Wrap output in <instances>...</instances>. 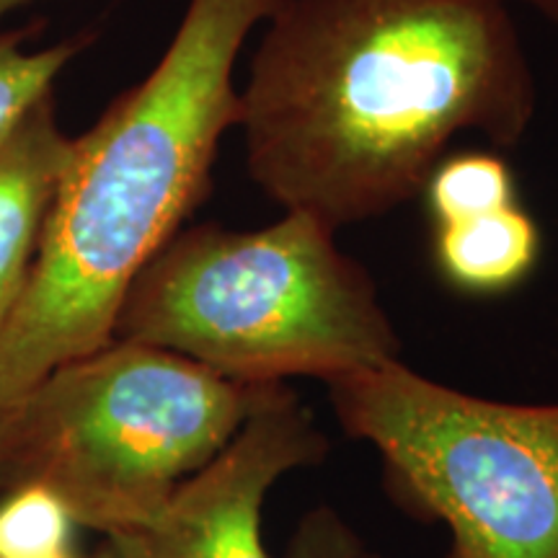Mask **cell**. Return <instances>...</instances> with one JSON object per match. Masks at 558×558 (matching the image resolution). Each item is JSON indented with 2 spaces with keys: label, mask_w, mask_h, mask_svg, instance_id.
Listing matches in <instances>:
<instances>
[{
  "label": "cell",
  "mask_w": 558,
  "mask_h": 558,
  "mask_svg": "<svg viewBox=\"0 0 558 558\" xmlns=\"http://www.w3.org/2000/svg\"><path fill=\"white\" fill-rule=\"evenodd\" d=\"M284 383L222 378L111 339L47 375L0 427V488L39 486L104 538L156 518Z\"/></svg>",
  "instance_id": "cell-4"
},
{
  "label": "cell",
  "mask_w": 558,
  "mask_h": 558,
  "mask_svg": "<svg viewBox=\"0 0 558 558\" xmlns=\"http://www.w3.org/2000/svg\"><path fill=\"white\" fill-rule=\"evenodd\" d=\"M422 194L435 226H448L518 205V181L497 153L465 150L439 158Z\"/></svg>",
  "instance_id": "cell-9"
},
{
  "label": "cell",
  "mask_w": 558,
  "mask_h": 558,
  "mask_svg": "<svg viewBox=\"0 0 558 558\" xmlns=\"http://www.w3.org/2000/svg\"><path fill=\"white\" fill-rule=\"evenodd\" d=\"M54 558H75V556H73V550H68V554H60V556H54Z\"/></svg>",
  "instance_id": "cell-15"
},
{
  "label": "cell",
  "mask_w": 558,
  "mask_h": 558,
  "mask_svg": "<svg viewBox=\"0 0 558 558\" xmlns=\"http://www.w3.org/2000/svg\"><path fill=\"white\" fill-rule=\"evenodd\" d=\"M284 558H386L373 550L365 541L329 507L311 509L298 522L288 543Z\"/></svg>",
  "instance_id": "cell-12"
},
{
  "label": "cell",
  "mask_w": 558,
  "mask_h": 558,
  "mask_svg": "<svg viewBox=\"0 0 558 558\" xmlns=\"http://www.w3.org/2000/svg\"><path fill=\"white\" fill-rule=\"evenodd\" d=\"M114 339L251 386L329 383L401 360L378 284L339 248L337 230L303 209L259 230L181 228L132 282Z\"/></svg>",
  "instance_id": "cell-3"
},
{
  "label": "cell",
  "mask_w": 558,
  "mask_h": 558,
  "mask_svg": "<svg viewBox=\"0 0 558 558\" xmlns=\"http://www.w3.org/2000/svg\"><path fill=\"white\" fill-rule=\"evenodd\" d=\"M541 228L525 207L435 226V264L452 288L499 295L525 282L541 259Z\"/></svg>",
  "instance_id": "cell-8"
},
{
  "label": "cell",
  "mask_w": 558,
  "mask_h": 558,
  "mask_svg": "<svg viewBox=\"0 0 558 558\" xmlns=\"http://www.w3.org/2000/svg\"><path fill=\"white\" fill-rule=\"evenodd\" d=\"M284 0H190L169 50L73 137L9 318L0 326V427L47 375L114 339L132 282L213 186L241 122L233 70Z\"/></svg>",
  "instance_id": "cell-2"
},
{
  "label": "cell",
  "mask_w": 558,
  "mask_h": 558,
  "mask_svg": "<svg viewBox=\"0 0 558 558\" xmlns=\"http://www.w3.org/2000/svg\"><path fill=\"white\" fill-rule=\"evenodd\" d=\"M326 386L347 435L380 452L390 494L448 525L450 558H558V403L478 399L401 360Z\"/></svg>",
  "instance_id": "cell-5"
},
{
  "label": "cell",
  "mask_w": 558,
  "mask_h": 558,
  "mask_svg": "<svg viewBox=\"0 0 558 558\" xmlns=\"http://www.w3.org/2000/svg\"><path fill=\"white\" fill-rule=\"evenodd\" d=\"M326 450L316 422L284 386L156 518L107 535L99 558H269L262 541L269 488L284 473L316 465Z\"/></svg>",
  "instance_id": "cell-6"
},
{
  "label": "cell",
  "mask_w": 558,
  "mask_h": 558,
  "mask_svg": "<svg viewBox=\"0 0 558 558\" xmlns=\"http://www.w3.org/2000/svg\"><path fill=\"white\" fill-rule=\"evenodd\" d=\"M32 34V29H0V143L41 99L54 94V81L90 41L78 34L47 47H29Z\"/></svg>",
  "instance_id": "cell-10"
},
{
  "label": "cell",
  "mask_w": 558,
  "mask_h": 558,
  "mask_svg": "<svg viewBox=\"0 0 558 558\" xmlns=\"http://www.w3.org/2000/svg\"><path fill=\"white\" fill-rule=\"evenodd\" d=\"M75 522L58 497L16 486L0 499V558H54L70 550Z\"/></svg>",
  "instance_id": "cell-11"
},
{
  "label": "cell",
  "mask_w": 558,
  "mask_h": 558,
  "mask_svg": "<svg viewBox=\"0 0 558 558\" xmlns=\"http://www.w3.org/2000/svg\"><path fill=\"white\" fill-rule=\"evenodd\" d=\"M522 3L533 5L535 11L546 13L550 21H558V0H522Z\"/></svg>",
  "instance_id": "cell-13"
},
{
  "label": "cell",
  "mask_w": 558,
  "mask_h": 558,
  "mask_svg": "<svg viewBox=\"0 0 558 558\" xmlns=\"http://www.w3.org/2000/svg\"><path fill=\"white\" fill-rule=\"evenodd\" d=\"M70 143L73 137L60 128L54 94L0 143V326L29 275Z\"/></svg>",
  "instance_id": "cell-7"
},
{
  "label": "cell",
  "mask_w": 558,
  "mask_h": 558,
  "mask_svg": "<svg viewBox=\"0 0 558 558\" xmlns=\"http://www.w3.org/2000/svg\"><path fill=\"white\" fill-rule=\"evenodd\" d=\"M29 3L32 0H0V19H5L9 13L21 9V5H29Z\"/></svg>",
  "instance_id": "cell-14"
},
{
  "label": "cell",
  "mask_w": 558,
  "mask_h": 558,
  "mask_svg": "<svg viewBox=\"0 0 558 558\" xmlns=\"http://www.w3.org/2000/svg\"><path fill=\"white\" fill-rule=\"evenodd\" d=\"M535 104L507 0H284L239 128L256 186L339 230L422 194L460 132L514 148Z\"/></svg>",
  "instance_id": "cell-1"
}]
</instances>
